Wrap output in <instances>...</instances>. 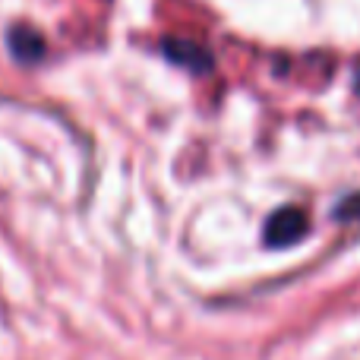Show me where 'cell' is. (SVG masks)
<instances>
[{
	"instance_id": "cell-1",
	"label": "cell",
	"mask_w": 360,
	"mask_h": 360,
	"mask_svg": "<svg viewBox=\"0 0 360 360\" xmlns=\"http://www.w3.org/2000/svg\"><path fill=\"white\" fill-rule=\"evenodd\" d=\"M307 231H310V218H307L304 209L297 205H281L272 215L266 218V228H262V240L266 247H294L297 240H304Z\"/></svg>"
},
{
	"instance_id": "cell-4",
	"label": "cell",
	"mask_w": 360,
	"mask_h": 360,
	"mask_svg": "<svg viewBox=\"0 0 360 360\" xmlns=\"http://www.w3.org/2000/svg\"><path fill=\"white\" fill-rule=\"evenodd\" d=\"M357 92H360V73H357Z\"/></svg>"
},
{
	"instance_id": "cell-3",
	"label": "cell",
	"mask_w": 360,
	"mask_h": 360,
	"mask_svg": "<svg viewBox=\"0 0 360 360\" xmlns=\"http://www.w3.org/2000/svg\"><path fill=\"white\" fill-rule=\"evenodd\" d=\"M6 48L19 63H38L44 57V38L32 25H13L6 32Z\"/></svg>"
},
{
	"instance_id": "cell-2",
	"label": "cell",
	"mask_w": 360,
	"mask_h": 360,
	"mask_svg": "<svg viewBox=\"0 0 360 360\" xmlns=\"http://www.w3.org/2000/svg\"><path fill=\"white\" fill-rule=\"evenodd\" d=\"M162 51L171 63H177V67H184V70H193V73H209L212 70V54L202 44L190 41V38H168V41L162 44Z\"/></svg>"
}]
</instances>
